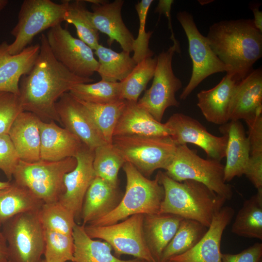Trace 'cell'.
Listing matches in <instances>:
<instances>
[{"label":"cell","mask_w":262,"mask_h":262,"mask_svg":"<svg viewBox=\"0 0 262 262\" xmlns=\"http://www.w3.org/2000/svg\"><path fill=\"white\" fill-rule=\"evenodd\" d=\"M40 50L32 69L23 76L19 97L24 111L31 112L44 122L61 121L55 104L60 97L75 85L94 81L78 76L66 68L52 54L46 34L40 38Z\"/></svg>","instance_id":"obj_1"},{"label":"cell","mask_w":262,"mask_h":262,"mask_svg":"<svg viewBox=\"0 0 262 262\" xmlns=\"http://www.w3.org/2000/svg\"><path fill=\"white\" fill-rule=\"evenodd\" d=\"M207 42L238 80L245 78L262 56V32L253 19L222 20L210 27Z\"/></svg>","instance_id":"obj_2"},{"label":"cell","mask_w":262,"mask_h":262,"mask_svg":"<svg viewBox=\"0 0 262 262\" xmlns=\"http://www.w3.org/2000/svg\"><path fill=\"white\" fill-rule=\"evenodd\" d=\"M164 189L160 213L194 220L209 228L213 216L226 200L203 184L193 180H173L165 172L157 174Z\"/></svg>","instance_id":"obj_3"},{"label":"cell","mask_w":262,"mask_h":262,"mask_svg":"<svg viewBox=\"0 0 262 262\" xmlns=\"http://www.w3.org/2000/svg\"><path fill=\"white\" fill-rule=\"evenodd\" d=\"M122 168L126 177V186L119 204L111 213L88 225H110L134 214L160 213L164 189L157 175L155 179L150 180L128 162L124 163Z\"/></svg>","instance_id":"obj_4"},{"label":"cell","mask_w":262,"mask_h":262,"mask_svg":"<svg viewBox=\"0 0 262 262\" xmlns=\"http://www.w3.org/2000/svg\"><path fill=\"white\" fill-rule=\"evenodd\" d=\"M77 163L73 157L54 162L40 160L28 163L20 160L13 175L14 181L44 203L57 201L65 192V175Z\"/></svg>","instance_id":"obj_5"},{"label":"cell","mask_w":262,"mask_h":262,"mask_svg":"<svg viewBox=\"0 0 262 262\" xmlns=\"http://www.w3.org/2000/svg\"><path fill=\"white\" fill-rule=\"evenodd\" d=\"M112 144L126 162L147 178L157 169L166 170L177 147L170 136H114Z\"/></svg>","instance_id":"obj_6"},{"label":"cell","mask_w":262,"mask_h":262,"mask_svg":"<svg viewBox=\"0 0 262 262\" xmlns=\"http://www.w3.org/2000/svg\"><path fill=\"white\" fill-rule=\"evenodd\" d=\"M165 173L174 180L199 182L224 199L230 200L232 188L224 179V165L220 162L200 157L187 145L177 146L175 155Z\"/></svg>","instance_id":"obj_7"},{"label":"cell","mask_w":262,"mask_h":262,"mask_svg":"<svg viewBox=\"0 0 262 262\" xmlns=\"http://www.w3.org/2000/svg\"><path fill=\"white\" fill-rule=\"evenodd\" d=\"M69 0L57 3L50 0H24L18 12L17 22L11 31L14 41L8 50L12 55L21 52L43 31L64 21Z\"/></svg>","instance_id":"obj_8"},{"label":"cell","mask_w":262,"mask_h":262,"mask_svg":"<svg viewBox=\"0 0 262 262\" xmlns=\"http://www.w3.org/2000/svg\"><path fill=\"white\" fill-rule=\"evenodd\" d=\"M38 213H21L2 224L10 262H40L42 260L45 251L44 230Z\"/></svg>","instance_id":"obj_9"},{"label":"cell","mask_w":262,"mask_h":262,"mask_svg":"<svg viewBox=\"0 0 262 262\" xmlns=\"http://www.w3.org/2000/svg\"><path fill=\"white\" fill-rule=\"evenodd\" d=\"M175 52H180L179 42L173 43L157 56L152 84L137 102L160 122L167 108L180 105L176 93L181 88L182 82L175 75L172 64Z\"/></svg>","instance_id":"obj_10"},{"label":"cell","mask_w":262,"mask_h":262,"mask_svg":"<svg viewBox=\"0 0 262 262\" xmlns=\"http://www.w3.org/2000/svg\"><path fill=\"white\" fill-rule=\"evenodd\" d=\"M143 220L144 214H137L112 225H87L84 229L90 238L101 239L107 243L116 257L126 254L146 262H156L145 240Z\"/></svg>","instance_id":"obj_11"},{"label":"cell","mask_w":262,"mask_h":262,"mask_svg":"<svg viewBox=\"0 0 262 262\" xmlns=\"http://www.w3.org/2000/svg\"><path fill=\"white\" fill-rule=\"evenodd\" d=\"M177 18L187 36L193 64L189 82L180 95V99L184 100L207 77L216 73H228L231 69L214 53L206 36L199 31L190 13L186 11H180L177 14Z\"/></svg>","instance_id":"obj_12"},{"label":"cell","mask_w":262,"mask_h":262,"mask_svg":"<svg viewBox=\"0 0 262 262\" xmlns=\"http://www.w3.org/2000/svg\"><path fill=\"white\" fill-rule=\"evenodd\" d=\"M46 36L54 57L71 73L89 78L97 71L98 63L93 50L61 24L49 29Z\"/></svg>","instance_id":"obj_13"},{"label":"cell","mask_w":262,"mask_h":262,"mask_svg":"<svg viewBox=\"0 0 262 262\" xmlns=\"http://www.w3.org/2000/svg\"><path fill=\"white\" fill-rule=\"evenodd\" d=\"M172 131L177 146L194 144L202 149L207 159L220 162L225 157L227 137L210 133L196 119L182 113L172 115L165 123Z\"/></svg>","instance_id":"obj_14"},{"label":"cell","mask_w":262,"mask_h":262,"mask_svg":"<svg viewBox=\"0 0 262 262\" xmlns=\"http://www.w3.org/2000/svg\"><path fill=\"white\" fill-rule=\"evenodd\" d=\"M94 153L83 144L75 158L77 165L64 178L65 192L59 201L74 215L75 220L81 216L85 194L96 177L93 165Z\"/></svg>","instance_id":"obj_15"},{"label":"cell","mask_w":262,"mask_h":262,"mask_svg":"<svg viewBox=\"0 0 262 262\" xmlns=\"http://www.w3.org/2000/svg\"><path fill=\"white\" fill-rule=\"evenodd\" d=\"M55 108L63 127L88 148L94 150L107 143L83 105L68 92L60 97Z\"/></svg>","instance_id":"obj_16"},{"label":"cell","mask_w":262,"mask_h":262,"mask_svg":"<svg viewBox=\"0 0 262 262\" xmlns=\"http://www.w3.org/2000/svg\"><path fill=\"white\" fill-rule=\"evenodd\" d=\"M234 214V209L224 206L213 216L204 236L188 251L169 258L173 262H222V234Z\"/></svg>","instance_id":"obj_17"},{"label":"cell","mask_w":262,"mask_h":262,"mask_svg":"<svg viewBox=\"0 0 262 262\" xmlns=\"http://www.w3.org/2000/svg\"><path fill=\"white\" fill-rule=\"evenodd\" d=\"M124 3L123 0H115L92 4L90 16L97 31L108 36L107 43L109 46L116 41L123 51L131 53L135 38L122 18L121 10Z\"/></svg>","instance_id":"obj_18"},{"label":"cell","mask_w":262,"mask_h":262,"mask_svg":"<svg viewBox=\"0 0 262 262\" xmlns=\"http://www.w3.org/2000/svg\"><path fill=\"white\" fill-rule=\"evenodd\" d=\"M239 81L232 73H227L216 86L197 94V105L208 122L222 125L230 121L231 104Z\"/></svg>","instance_id":"obj_19"},{"label":"cell","mask_w":262,"mask_h":262,"mask_svg":"<svg viewBox=\"0 0 262 262\" xmlns=\"http://www.w3.org/2000/svg\"><path fill=\"white\" fill-rule=\"evenodd\" d=\"M6 41L0 43V91L19 96L21 77L32 69L38 57L40 45H30L20 53L12 55Z\"/></svg>","instance_id":"obj_20"},{"label":"cell","mask_w":262,"mask_h":262,"mask_svg":"<svg viewBox=\"0 0 262 262\" xmlns=\"http://www.w3.org/2000/svg\"><path fill=\"white\" fill-rule=\"evenodd\" d=\"M40 160L58 161L75 157L82 145L80 140L56 122L39 123Z\"/></svg>","instance_id":"obj_21"},{"label":"cell","mask_w":262,"mask_h":262,"mask_svg":"<svg viewBox=\"0 0 262 262\" xmlns=\"http://www.w3.org/2000/svg\"><path fill=\"white\" fill-rule=\"evenodd\" d=\"M220 131L227 137L224 165L226 182L244 175L250 156V144L240 120H230L220 126Z\"/></svg>","instance_id":"obj_22"},{"label":"cell","mask_w":262,"mask_h":262,"mask_svg":"<svg viewBox=\"0 0 262 262\" xmlns=\"http://www.w3.org/2000/svg\"><path fill=\"white\" fill-rule=\"evenodd\" d=\"M40 119L34 114L21 112L13 122L8 134L19 159L28 163L40 160Z\"/></svg>","instance_id":"obj_23"},{"label":"cell","mask_w":262,"mask_h":262,"mask_svg":"<svg viewBox=\"0 0 262 262\" xmlns=\"http://www.w3.org/2000/svg\"><path fill=\"white\" fill-rule=\"evenodd\" d=\"M122 135L171 137L172 131L137 102L127 100L113 133V136Z\"/></svg>","instance_id":"obj_24"},{"label":"cell","mask_w":262,"mask_h":262,"mask_svg":"<svg viewBox=\"0 0 262 262\" xmlns=\"http://www.w3.org/2000/svg\"><path fill=\"white\" fill-rule=\"evenodd\" d=\"M118 186L96 177L89 187L83 199L81 218L86 226L111 213L123 196Z\"/></svg>","instance_id":"obj_25"},{"label":"cell","mask_w":262,"mask_h":262,"mask_svg":"<svg viewBox=\"0 0 262 262\" xmlns=\"http://www.w3.org/2000/svg\"><path fill=\"white\" fill-rule=\"evenodd\" d=\"M262 112V69H252L238 83L232 100L230 120L245 121Z\"/></svg>","instance_id":"obj_26"},{"label":"cell","mask_w":262,"mask_h":262,"mask_svg":"<svg viewBox=\"0 0 262 262\" xmlns=\"http://www.w3.org/2000/svg\"><path fill=\"white\" fill-rule=\"evenodd\" d=\"M183 218L175 214H144L143 230L148 247L156 262L175 234Z\"/></svg>","instance_id":"obj_27"},{"label":"cell","mask_w":262,"mask_h":262,"mask_svg":"<svg viewBox=\"0 0 262 262\" xmlns=\"http://www.w3.org/2000/svg\"><path fill=\"white\" fill-rule=\"evenodd\" d=\"M72 236L74 243L73 262H146L137 258L121 260L113 255L111 246L105 241L90 238L83 225L76 224Z\"/></svg>","instance_id":"obj_28"},{"label":"cell","mask_w":262,"mask_h":262,"mask_svg":"<svg viewBox=\"0 0 262 262\" xmlns=\"http://www.w3.org/2000/svg\"><path fill=\"white\" fill-rule=\"evenodd\" d=\"M44 202L14 181L0 191L1 224L21 213L39 211Z\"/></svg>","instance_id":"obj_29"},{"label":"cell","mask_w":262,"mask_h":262,"mask_svg":"<svg viewBox=\"0 0 262 262\" xmlns=\"http://www.w3.org/2000/svg\"><path fill=\"white\" fill-rule=\"evenodd\" d=\"M94 54L98 58L97 72L101 80L118 82L125 79L132 71L137 63L130 56V53L122 50L118 52L99 44Z\"/></svg>","instance_id":"obj_30"},{"label":"cell","mask_w":262,"mask_h":262,"mask_svg":"<svg viewBox=\"0 0 262 262\" xmlns=\"http://www.w3.org/2000/svg\"><path fill=\"white\" fill-rule=\"evenodd\" d=\"M231 232L239 236L262 240V188L244 201L235 217Z\"/></svg>","instance_id":"obj_31"},{"label":"cell","mask_w":262,"mask_h":262,"mask_svg":"<svg viewBox=\"0 0 262 262\" xmlns=\"http://www.w3.org/2000/svg\"><path fill=\"white\" fill-rule=\"evenodd\" d=\"M208 229L198 221L183 218L172 239L163 251L160 261L167 260L192 249L204 236Z\"/></svg>","instance_id":"obj_32"},{"label":"cell","mask_w":262,"mask_h":262,"mask_svg":"<svg viewBox=\"0 0 262 262\" xmlns=\"http://www.w3.org/2000/svg\"><path fill=\"white\" fill-rule=\"evenodd\" d=\"M78 100L83 105L105 141L111 144L115 128L125 107L127 100L121 99L106 104Z\"/></svg>","instance_id":"obj_33"},{"label":"cell","mask_w":262,"mask_h":262,"mask_svg":"<svg viewBox=\"0 0 262 262\" xmlns=\"http://www.w3.org/2000/svg\"><path fill=\"white\" fill-rule=\"evenodd\" d=\"M68 93L78 100L97 104H109L122 99L119 82L101 80L95 83H80Z\"/></svg>","instance_id":"obj_34"},{"label":"cell","mask_w":262,"mask_h":262,"mask_svg":"<svg viewBox=\"0 0 262 262\" xmlns=\"http://www.w3.org/2000/svg\"><path fill=\"white\" fill-rule=\"evenodd\" d=\"M85 2L82 0H69L64 21L73 24L79 39L95 50L99 44V32L91 21Z\"/></svg>","instance_id":"obj_35"},{"label":"cell","mask_w":262,"mask_h":262,"mask_svg":"<svg viewBox=\"0 0 262 262\" xmlns=\"http://www.w3.org/2000/svg\"><path fill=\"white\" fill-rule=\"evenodd\" d=\"M157 56L148 57L137 63L130 74L121 82V99L137 102L139 97L153 77Z\"/></svg>","instance_id":"obj_36"},{"label":"cell","mask_w":262,"mask_h":262,"mask_svg":"<svg viewBox=\"0 0 262 262\" xmlns=\"http://www.w3.org/2000/svg\"><path fill=\"white\" fill-rule=\"evenodd\" d=\"M93 163L96 177L114 186H118V174L126 162L111 143H105L94 150Z\"/></svg>","instance_id":"obj_37"},{"label":"cell","mask_w":262,"mask_h":262,"mask_svg":"<svg viewBox=\"0 0 262 262\" xmlns=\"http://www.w3.org/2000/svg\"><path fill=\"white\" fill-rule=\"evenodd\" d=\"M38 214L44 229L72 235L73 228L76 224L75 216L59 200L44 203Z\"/></svg>","instance_id":"obj_38"},{"label":"cell","mask_w":262,"mask_h":262,"mask_svg":"<svg viewBox=\"0 0 262 262\" xmlns=\"http://www.w3.org/2000/svg\"><path fill=\"white\" fill-rule=\"evenodd\" d=\"M44 260L46 262H73L74 243L72 235L44 229Z\"/></svg>","instance_id":"obj_39"},{"label":"cell","mask_w":262,"mask_h":262,"mask_svg":"<svg viewBox=\"0 0 262 262\" xmlns=\"http://www.w3.org/2000/svg\"><path fill=\"white\" fill-rule=\"evenodd\" d=\"M153 0H142L135 6L139 18V30L137 37L134 39L132 51V58L137 64L143 60L152 57L153 52L148 47L149 41L152 32L146 31V24L147 13Z\"/></svg>","instance_id":"obj_40"},{"label":"cell","mask_w":262,"mask_h":262,"mask_svg":"<svg viewBox=\"0 0 262 262\" xmlns=\"http://www.w3.org/2000/svg\"><path fill=\"white\" fill-rule=\"evenodd\" d=\"M22 111L19 96L0 91V135L8 134L13 122Z\"/></svg>","instance_id":"obj_41"},{"label":"cell","mask_w":262,"mask_h":262,"mask_svg":"<svg viewBox=\"0 0 262 262\" xmlns=\"http://www.w3.org/2000/svg\"><path fill=\"white\" fill-rule=\"evenodd\" d=\"M19 161L8 134L0 135V169L10 181Z\"/></svg>","instance_id":"obj_42"},{"label":"cell","mask_w":262,"mask_h":262,"mask_svg":"<svg viewBox=\"0 0 262 262\" xmlns=\"http://www.w3.org/2000/svg\"><path fill=\"white\" fill-rule=\"evenodd\" d=\"M246 122L248 129L250 155L262 153V112Z\"/></svg>","instance_id":"obj_43"},{"label":"cell","mask_w":262,"mask_h":262,"mask_svg":"<svg viewBox=\"0 0 262 262\" xmlns=\"http://www.w3.org/2000/svg\"><path fill=\"white\" fill-rule=\"evenodd\" d=\"M222 262H262V244L256 243L237 254L222 253Z\"/></svg>","instance_id":"obj_44"},{"label":"cell","mask_w":262,"mask_h":262,"mask_svg":"<svg viewBox=\"0 0 262 262\" xmlns=\"http://www.w3.org/2000/svg\"><path fill=\"white\" fill-rule=\"evenodd\" d=\"M244 175L257 190L262 188V153L250 155Z\"/></svg>","instance_id":"obj_45"},{"label":"cell","mask_w":262,"mask_h":262,"mask_svg":"<svg viewBox=\"0 0 262 262\" xmlns=\"http://www.w3.org/2000/svg\"><path fill=\"white\" fill-rule=\"evenodd\" d=\"M173 2L174 0H160L159 1L155 12L159 13L160 14H164L166 16L168 21V27L171 33L170 39L173 41V43H177L179 41L175 38L171 18V9Z\"/></svg>","instance_id":"obj_46"},{"label":"cell","mask_w":262,"mask_h":262,"mask_svg":"<svg viewBox=\"0 0 262 262\" xmlns=\"http://www.w3.org/2000/svg\"><path fill=\"white\" fill-rule=\"evenodd\" d=\"M250 8L254 14L253 19L255 26L262 32V12L259 9V6L257 3L252 4Z\"/></svg>","instance_id":"obj_47"},{"label":"cell","mask_w":262,"mask_h":262,"mask_svg":"<svg viewBox=\"0 0 262 262\" xmlns=\"http://www.w3.org/2000/svg\"><path fill=\"white\" fill-rule=\"evenodd\" d=\"M9 261L6 241L2 232L0 231V262Z\"/></svg>","instance_id":"obj_48"},{"label":"cell","mask_w":262,"mask_h":262,"mask_svg":"<svg viewBox=\"0 0 262 262\" xmlns=\"http://www.w3.org/2000/svg\"><path fill=\"white\" fill-rule=\"evenodd\" d=\"M11 183L10 181H0V191L4 188L8 187Z\"/></svg>","instance_id":"obj_49"},{"label":"cell","mask_w":262,"mask_h":262,"mask_svg":"<svg viewBox=\"0 0 262 262\" xmlns=\"http://www.w3.org/2000/svg\"><path fill=\"white\" fill-rule=\"evenodd\" d=\"M8 3L7 0H0V12L7 6Z\"/></svg>","instance_id":"obj_50"},{"label":"cell","mask_w":262,"mask_h":262,"mask_svg":"<svg viewBox=\"0 0 262 262\" xmlns=\"http://www.w3.org/2000/svg\"><path fill=\"white\" fill-rule=\"evenodd\" d=\"M158 262H172L169 260H166V261H160Z\"/></svg>","instance_id":"obj_51"},{"label":"cell","mask_w":262,"mask_h":262,"mask_svg":"<svg viewBox=\"0 0 262 262\" xmlns=\"http://www.w3.org/2000/svg\"><path fill=\"white\" fill-rule=\"evenodd\" d=\"M40 262H46L45 261V260L44 259H42V260L40 261Z\"/></svg>","instance_id":"obj_52"},{"label":"cell","mask_w":262,"mask_h":262,"mask_svg":"<svg viewBox=\"0 0 262 262\" xmlns=\"http://www.w3.org/2000/svg\"><path fill=\"white\" fill-rule=\"evenodd\" d=\"M1 225V223H0V226Z\"/></svg>","instance_id":"obj_53"},{"label":"cell","mask_w":262,"mask_h":262,"mask_svg":"<svg viewBox=\"0 0 262 262\" xmlns=\"http://www.w3.org/2000/svg\"><path fill=\"white\" fill-rule=\"evenodd\" d=\"M8 262H10L9 261H8Z\"/></svg>","instance_id":"obj_54"}]
</instances>
